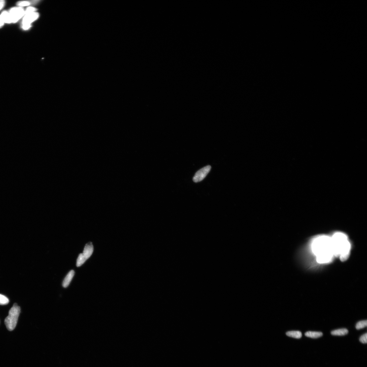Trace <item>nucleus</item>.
<instances>
[{"label":"nucleus","instance_id":"obj_1","mask_svg":"<svg viewBox=\"0 0 367 367\" xmlns=\"http://www.w3.org/2000/svg\"><path fill=\"white\" fill-rule=\"evenodd\" d=\"M312 249L319 263H328L334 256L332 239L328 236H323L316 238L313 243Z\"/></svg>","mask_w":367,"mask_h":367},{"label":"nucleus","instance_id":"obj_2","mask_svg":"<svg viewBox=\"0 0 367 367\" xmlns=\"http://www.w3.org/2000/svg\"><path fill=\"white\" fill-rule=\"evenodd\" d=\"M334 256H339L342 261L347 260L350 254L351 244L346 235L338 232L331 238Z\"/></svg>","mask_w":367,"mask_h":367},{"label":"nucleus","instance_id":"obj_3","mask_svg":"<svg viewBox=\"0 0 367 367\" xmlns=\"http://www.w3.org/2000/svg\"><path fill=\"white\" fill-rule=\"evenodd\" d=\"M20 312V307L18 306H13L9 311V315L5 320V324L9 331H13L16 328Z\"/></svg>","mask_w":367,"mask_h":367},{"label":"nucleus","instance_id":"obj_4","mask_svg":"<svg viewBox=\"0 0 367 367\" xmlns=\"http://www.w3.org/2000/svg\"><path fill=\"white\" fill-rule=\"evenodd\" d=\"M12 22H17L23 16H25V11L21 7H15L10 9L9 11Z\"/></svg>","mask_w":367,"mask_h":367},{"label":"nucleus","instance_id":"obj_5","mask_svg":"<svg viewBox=\"0 0 367 367\" xmlns=\"http://www.w3.org/2000/svg\"><path fill=\"white\" fill-rule=\"evenodd\" d=\"M211 169L210 166L208 165L199 170L197 172L193 178V181L195 183L202 181L206 177Z\"/></svg>","mask_w":367,"mask_h":367},{"label":"nucleus","instance_id":"obj_6","mask_svg":"<svg viewBox=\"0 0 367 367\" xmlns=\"http://www.w3.org/2000/svg\"><path fill=\"white\" fill-rule=\"evenodd\" d=\"M38 17V13L36 12L25 15L23 19L22 25H31V23L37 19Z\"/></svg>","mask_w":367,"mask_h":367},{"label":"nucleus","instance_id":"obj_7","mask_svg":"<svg viewBox=\"0 0 367 367\" xmlns=\"http://www.w3.org/2000/svg\"><path fill=\"white\" fill-rule=\"evenodd\" d=\"M94 251V246L91 242L86 244L82 254L83 257L87 260L92 255Z\"/></svg>","mask_w":367,"mask_h":367},{"label":"nucleus","instance_id":"obj_8","mask_svg":"<svg viewBox=\"0 0 367 367\" xmlns=\"http://www.w3.org/2000/svg\"><path fill=\"white\" fill-rule=\"evenodd\" d=\"M74 274H75V272L73 270H71L68 273L63 282L62 285L63 287L67 288L69 285L71 280L73 278Z\"/></svg>","mask_w":367,"mask_h":367},{"label":"nucleus","instance_id":"obj_9","mask_svg":"<svg viewBox=\"0 0 367 367\" xmlns=\"http://www.w3.org/2000/svg\"><path fill=\"white\" fill-rule=\"evenodd\" d=\"M348 333V331L347 329H343L333 330L331 333L333 336H343L347 335Z\"/></svg>","mask_w":367,"mask_h":367},{"label":"nucleus","instance_id":"obj_10","mask_svg":"<svg viewBox=\"0 0 367 367\" xmlns=\"http://www.w3.org/2000/svg\"><path fill=\"white\" fill-rule=\"evenodd\" d=\"M323 335V333L322 332H311V331L307 332L305 333V335L306 336L314 339L320 338V337L322 336Z\"/></svg>","mask_w":367,"mask_h":367},{"label":"nucleus","instance_id":"obj_11","mask_svg":"<svg viewBox=\"0 0 367 367\" xmlns=\"http://www.w3.org/2000/svg\"><path fill=\"white\" fill-rule=\"evenodd\" d=\"M288 336L296 339H300L302 336V333L300 331H292L286 333Z\"/></svg>","mask_w":367,"mask_h":367},{"label":"nucleus","instance_id":"obj_12","mask_svg":"<svg viewBox=\"0 0 367 367\" xmlns=\"http://www.w3.org/2000/svg\"><path fill=\"white\" fill-rule=\"evenodd\" d=\"M1 16L5 23H12V20L9 12L5 11L2 13Z\"/></svg>","mask_w":367,"mask_h":367},{"label":"nucleus","instance_id":"obj_13","mask_svg":"<svg viewBox=\"0 0 367 367\" xmlns=\"http://www.w3.org/2000/svg\"><path fill=\"white\" fill-rule=\"evenodd\" d=\"M86 261V259L83 257L82 254V253L80 254L77 258V267H80L85 263V262Z\"/></svg>","mask_w":367,"mask_h":367},{"label":"nucleus","instance_id":"obj_14","mask_svg":"<svg viewBox=\"0 0 367 367\" xmlns=\"http://www.w3.org/2000/svg\"><path fill=\"white\" fill-rule=\"evenodd\" d=\"M9 302L8 298L4 295L0 294V305H7Z\"/></svg>","mask_w":367,"mask_h":367},{"label":"nucleus","instance_id":"obj_15","mask_svg":"<svg viewBox=\"0 0 367 367\" xmlns=\"http://www.w3.org/2000/svg\"><path fill=\"white\" fill-rule=\"evenodd\" d=\"M367 320L362 321H360L357 324L356 328L358 330H359L363 329L367 326Z\"/></svg>","mask_w":367,"mask_h":367},{"label":"nucleus","instance_id":"obj_16","mask_svg":"<svg viewBox=\"0 0 367 367\" xmlns=\"http://www.w3.org/2000/svg\"><path fill=\"white\" fill-rule=\"evenodd\" d=\"M31 5L30 1H21L17 2V5L19 7L26 6Z\"/></svg>","mask_w":367,"mask_h":367},{"label":"nucleus","instance_id":"obj_17","mask_svg":"<svg viewBox=\"0 0 367 367\" xmlns=\"http://www.w3.org/2000/svg\"><path fill=\"white\" fill-rule=\"evenodd\" d=\"M37 10V9L33 7H29L25 11V15L26 14L34 13Z\"/></svg>","mask_w":367,"mask_h":367},{"label":"nucleus","instance_id":"obj_18","mask_svg":"<svg viewBox=\"0 0 367 367\" xmlns=\"http://www.w3.org/2000/svg\"><path fill=\"white\" fill-rule=\"evenodd\" d=\"M360 341L363 344H366L367 342V333L364 334L360 337Z\"/></svg>","mask_w":367,"mask_h":367},{"label":"nucleus","instance_id":"obj_19","mask_svg":"<svg viewBox=\"0 0 367 367\" xmlns=\"http://www.w3.org/2000/svg\"><path fill=\"white\" fill-rule=\"evenodd\" d=\"M5 1L3 0H0V10L4 7Z\"/></svg>","mask_w":367,"mask_h":367},{"label":"nucleus","instance_id":"obj_20","mask_svg":"<svg viewBox=\"0 0 367 367\" xmlns=\"http://www.w3.org/2000/svg\"><path fill=\"white\" fill-rule=\"evenodd\" d=\"M4 22L3 20H2L1 16H0V28L4 26Z\"/></svg>","mask_w":367,"mask_h":367},{"label":"nucleus","instance_id":"obj_21","mask_svg":"<svg viewBox=\"0 0 367 367\" xmlns=\"http://www.w3.org/2000/svg\"><path fill=\"white\" fill-rule=\"evenodd\" d=\"M13 306H17V303H14V304H13Z\"/></svg>","mask_w":367,"mask_h":367}]
</instances>
